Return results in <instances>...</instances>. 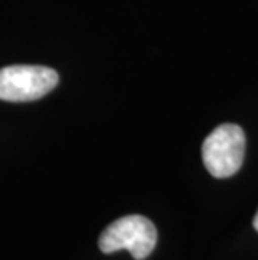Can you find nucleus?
Here are the masks:
<instances>
[{
    "instance_id": "f257e3e1",
    "label": "nucleus",
    "mask_w": 258,
    "mask_h": 260,
    "mask_svg": "<svg viewBox=\"0 0 258 260\" xmlns=\"http://www.w3.org/2000/svg\"><path fill=\"white\" fill-rule=\"evenodd\" d=\"M158 240L155 223L142 215H126L113 222L99 237V248L104 253L128 250L136 260L151 255Z\"/></svg>"
},
{
    "instance_id": "f03ea898",
    "label": "nucleus",
    "mask_w": 258,
    "mask_h": 260,
    "mask_svg": "<svg viewBox=\"0 0 258 260\" xmlns=\"http://www.w3.org/2000/svg\"><path fill=\"white\" fill-rule=\"evenodd\" d=\"M206 170L215 178L233 176L243 165L245 133L238 124H222L213 129L201 146Z\"/></svg>"
},
{
    "instance_id": "7ed1b4c3",
    "label": "nucleus",
    "mask_w": 258,
    "mask_h": 260,
    "mask_svg": "<svg viewBox=\"0 0 258 260\" xmlns=\"http://www.w3.org/2000/svg\"><path fill=\"white\" fill-rule=\"evenodd\" d=\"M57 82L59 74L46 66H7L0 69V101H37Z\"/></svg>"
},
{
    "instance_id": "20e7f679",
    "label": "nucleus",
    "mask_w": 258,
    "mask_h": 260,
    "mask_svg": "<svg viewBox=\"0 0 258 260\" xmlns=\"http://www.w3.org/2000/svg\"><path fill=\"white\" fill-rule=\"evenodd\" d=\"M253 226H255V230L258 232V212H256L255 218H253Z\"/></svg>"
}]
</instances>
